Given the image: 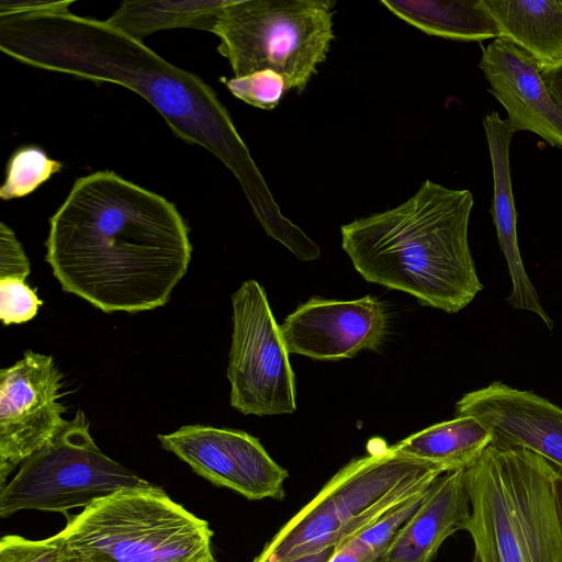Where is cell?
Listing matches in <instances>:
<instances>
[{
	"label": "cell",
	"mask_w": 562,
	"mask_h": 562,
	"mask_svg": "<svg viewBox=\"0 0 562 562\" xmlns=\"http://www.w3.org/2000/svg\"><path fill=\"white\" fill-rule=\"evenodd\" d=\"M427 491L405 501L357 533L328 562H376L385 553L398 529L419 507Z\"/></svg>",
	"instance_id": "cell-21"
},
{
	"label": "cell",
	"mask_w": 562,
	"mask_h": 562,
	"mask_svg": "<svg viewBox=\"0 0 562 562\" xmlns=\"http://www.w3.org/2000/svg\"><path fill=\"white\" fill-rule=\"evenodd\" d=\"M74 1H11L0 13V50L44 70L123 86L144 98L176 136L216 156L237 178L251 204L266 190L248 149L215 91L143 41L105 21L69 11Z\"/></svg>",
	"instance_id": "cell-1"
},
{
	"label": "cell",
	"mask_w": 562,
	"mask_h": 562,
	"mask_svg": "<svg viewBox=\"0 0 562 562\" xmlns=\"http://www.w3.org/2000/svg\"><path fill=\"white\" fill-rule=\"evenodd\" d=\"M483 126L493 169V222L512 282L507 302L516 310L536 314L551 330L553 321L540 303L538 292L525 269L518 246L517 214L509 167V146L516 132L507 120L501 119L495 111L484 116Z\"/></svg>",
	"instance_id": "cell-15"
},
{
	"label": "cell",
	"mask_w": 562,
	"mask_h": 562,
	"mask_svg": "<svg viewBox=\"0 0 562 562\" xmlns=\"http://www.w3.org/2000/svg\"><path fill=\"white\" fill-rule=\"evenodd\" d=\"M541 76L554 102L562 109V67L541 72Z\"/></svg>",
	"instance_id": "cell-27"
},
{
	"label": "cell",
	"mask_w": 562,
	"mask_h": 562,
	"mask_svg": "<svg viewBox=\"0 0 562 562\" xmlns=\"http://www.w3.org/2000/svg\"><path fill=\"white\" fill-rule=\"evenodd\" d=\"M479 67L490 85L488 91L504 106L506 120L515 132L535 133L562 149V109L528 53L497 37L483 49Z\"/></svg>",
	"instance_id": "cell-14"
},
{
	"label": "cell",
	"mask_w": 562,
	"mask_h": 562,
	"mask_svg": "<svg viewBox=\"0 0 562 562\" xmlns=\"http://www.w3.org/2000/svg\"><path fill=\"white\" fill-rule=\"evenodd\" d=\"M154 484L114 461L94 442L83 411L46 446L22 462L0 488V517L34 509L66 514L117 491Z\"/></svg>",
	"instance_id": "cell-8"
},
{
	"label": "cell",
	"mask_w": 562,
	"mask_h": 562,
	"mask_svg": "<svg viewBox=\"0 0 562 562\" xmlns=\"http://www.w3.org/2000/svg\"><path fill=\"white\" fill-rule=\"evenodd\" d=\"M233 334L227 379L231 405L244 415L296 409L295 376L263 288L245 281L232 295Z\"/></svg>",
	"instance_id": "cell-9"
},
{
	"label": "cell",
	"mask_w": 562,
	"mask_h": 562,
	"mask_svg": "<svg viewBox=\"0 0 562 562\" xmlns=\"http://www.w3.org/2000/svg\"><path fill=\"white\" fill-rule=\"evenodd\" d=\"M494 441L492 430L471 416L435 424L391 446L400 456L441 473L467 470Z\"/></svg>",
	"instance_id": "cell-18"
},
{
	"label": "cell",
	"mask_w": 562,
	"mask_h": 562,
	"mask_svg": "<svg viewBox=\"0 0 562 562\" xmlns=\"http://www.w3.org/2000/svg\"><path fill=\"white\" fill-rule=\"evenodd\" d=\"M501 37L528 53L541 72L562 67V0H483Z\"/></svg>",
	"instance_id": "cell-17"
},
{
	"label": "cell",
	"mask_w": 562,
	"mask_h": 562,
	"mask_svg": "<svg viewBox=\"0 0 562 562\" xmlns=\"http://www.w3.org/2000/svg\"><path fill=\"white\" fill-rule=\"evenodd\" d=\"M43 302L25 280L0 279V318L4 325L31 321Z\"/></svg>",
	"instance_id": "cell-25"
},
{
	"label": "cell",
	"mask_w": 562,
	"mask_h": 562,
	"mask_svg": "<svg viewBox=\"0 0 562 562\" xmlns=\"http://www.w3.org/2000/svg\"><path fill=\"white\" fill-rule=\"evenodd\" d=\"M61 169V164L50 159L36 146L19 148L10 158L0 198L11 200L25 196Z\"/></svg>",
	"instance_id": "cell-22"
},
{
	"label": "cell",
	"mask_w": 562,
	"mask_h": 562,
	"mask_svg": "<svg viewBox=\"0 0 562 562\" xmlns=\"http://www.w3.org/2000/svg\"><path fill=\"white\" fill-rule=\"evenodd\" d=\"M334 5L325 0H231L213 31L217 50L235 77L272 70L286 90L302 93L329 52Z\"/></svg>",
	"instance_id": "cell-7"
},
{
	"label": "cell",
	"mask_w": 562,
	"mask_h": 562,
	"mask_svg": "<svg viewBox=\"0 0 562 562\" xmlns=\"http://www.w3.org/2000/svg\"><path fill=\"white\" fill-rule=\"evenodd\" d=\"M0 562H81L59 533L44 540L8 535L0 540Z\"/></svg>",
	"instance_id": "cell-23"
},
{
	"label": "cell",
	"mask_w": 562,
	"mask_h": 562,
	"mask_svg": "<svg viewBox=\"0 0 562 562\" xmlns=\"http://www.w3.org/2000/svg\"><path fill=\"white\" fill-rule=\"evenodd\" d=\"M389 11L428 35L481 42L501 37L483 0H381Z\"/></svg>",
	"instance_id": "cell-19"
},
{
	"label": "cell",
	"mask_w": 562,
	"mask_h": 562,
	"mask_svg": "<svg viewBox=\"0 0 562 562\" xmlns=\"http://www.w3.org/2000/svg\"><path fill=\"white\" fill-rule=\"evenodd\" d=\"M30 272V261L13 231L0 223V279L25 280Z\"/></svg>",
	"instance_id": "cell-26"
},
{
	"label": "cell",
	"mask_w": 562,
	"mask_h": 562,
	"mask_svg": "<svg viewBox=\"0 0 562 562\" xmlns=\"http://www.w3.org/2000/svg\"><path fill=\"white\" fill-rule=\"evenodd\" d=\"M470 514L464 470L439 475L376 562H431L448 537L464 530Z\"/></svg>",
	"instance_id": "cell-16"
},
{
	"label": "cell",
	"mask_w": 562,
	"mask_h": 562,
	"mask_svg": "<svg viewBox=\"0 0 562 562\" xmlns=\"http://www.w3.org/2000/svg\"><path fill=\"white\" fill-rule=\"evenodd\" d=\"M470 190L426 180L405 202L341 226V247L368 282L458 313L483 290L469 246Z\"/></svg>",
	"instance_id": "cell-3"
},
{
	"label": "cell",
	"mask_w": 562,
	"mask_h": 562,
	"mask_svg": "<svg viewBox=\"0 0 562 562\" xmlns=\"http://www.w3.org/2000/svg\"><path fill=\"white\" fill-rule=\"evenodd\" d=\"M231 0H126L105 20L117 31L142 41L157 31L189 27L214 31Z\"/></svg>",
	"instance_id": "cell-20"
},
{
	"label": "cell",
	"mask_w": 562,
	"mask_h": 562,
	"mask_svg": "<svg viewBox=\"0 0 562 562\" xmlns=\"http://www.w3.org/2000/svg\"><path fill=\"white\" fill-rule=\"evenodd\" d=\"M63 374L53 357L27 350L0 371V486L29 457L52 441L69 420L60 397Z\"/></svg>",
	"instance_id": "cell-10"
},
{
	"label": "cell",
	"mask_w": 562,
	"mask_h": 562,
	"mask_svg": "<svg viewBox=\"0 0 562 562\" xmlns=\"http://www.w3.org/2000/svg\"><path fill=\"white\" fill-rule=\"evenodd\" d=\"M437 469L392 447L352 459L265 546L254 562H328L357 533L427 491Z\"/></svg>",
	"instance_id": "cell-5"
},
{
	"label": "cell",
	"mask_w": 562,
	"mask_h": 562,
	"mask_svg": "<svg viewBox=\"0 0 562 562\" xmlns=\"http://www.w3.org/2000/svg\"><path fill=\"white\" fill-rule=\"evenodd\" d=\"M554 490L558 503V509L562 522V471L557 469V474L554 479Z\"/></svg>",
	"instance_id": "cell-28"
},
{
	"label": "cell",
	"mask_w": 562,
	"mask_h": 562,
	"mask_svg": "<svg viewBox=\"0 0 562 562\" xmlns=\"http://www.w3.org/2000/svg\"><path fill=\"white\" fill-rule=\"evenodd\" d=\"M157 437L165 450L217 486L252 501L284 497L288 471L245 431L188 425Z\"/></svg>",
	"instance_id": "cell-11"
},
{
	"label": "cell",
	"mask_w": 562,
	"mask_h": 562,
	"mask_svg": "<svg viewBox=\"0 0 562 562\" xmlns=\"http://www.w3.org/2000/svg\"><path fill=\"white\" fill-rule=\"evenodd\" d=\"M555 474L539 454L496 442L464 470L472 562H562Z\"/></svg>",
	"instance_id": "cell-4"
},
{
	"label": "cell",
	"mask_w": 562,
	"mask_h": 562,
	"mask_svg": "<svg viewBox=\"0 0 562 562\" xmlns=\"http://www.w3.org/2000/svg\"><path fill=\"white\" fill-rule=\"evenodd\" d=\"M201 562H217V561L214 559V557H211V558H209V559H206L204 561H201Z\"/></svg>",
	"instance_id": "cell-29"
},
{
	"label": "cell",
	"mask_w": 562,
	"mask_h": 562,
	"mask_svg": "<svg viewBox=\"0 0 562 562\" xmlns=\"http://www.w3.org/2000/svg\"><path fill=\"white\" fill-rule=\"evenodd\" d=\"M456 414L487 426L493 442L526 448L562 471V408L547 398L493 381L464 394Z\"/></svg>",
	"instance_id": "cell-13"
},
{
	"label": "cell",
	"mask_w": 562,
	"mask_h": 562,
	"mask_svg": "<svg viewBox=\"0 0 562 562\" xmlns=\"http://www.w3.org/2000/svg\"><path fill=\"white\" fill-rule=\"evenodd\" d=\"M387 324L385 305L375 296L350 301L312 297L284 318L280 331L289 353L336 360L379 349Z\"/></svg>",
	"instance_id": "cell-12"
},
{
	"label": "cell",
	"mask_w": 562,
	"mask_h": 562,
	"mask_svg": "<svg viewBox=\"0 0 562 562\" xmlns=\"http://www.w3.org/2000/svg\"><path fill=\"white\" fill-rule=\"evenodd\" d=\"M221 81L236 98L263 110L276 108L286 90L283 78L272 70L256 71L229 79L222 77Z\"/></svg>",
	"instance_id": "cell-24"
},
{
	"label": "cell",
	"mask_w": 562,
	"mask_h": 562,
	"mask_svg": "<svg viewBox=\"0 0 562 562\" xmlns=\"http://www.w3.org/2000/svg\"><path fill=\"white\" fill-rule=\"evenodd\" d=\"M58 533L81 562H201L213 557L207 521L156 485L98 499L68 518Z\"/></svg>",
	"instance_id": "cell-6"
},
{
	"label": "cell",
	"mask_w": 562,
	"mask_h": 562,
	"mask_svg": "<svg viewBox=\"0 0 562 562\" xmlns=\"http://www.w3.org/2000/svg\"><path fill=\"white\" fill-rule=\"evenodd\" d=\"M45 246L61 289L105 313L164 306L192 252L171 202L109 170L75 181Z\"/></svg>",
	"instance_id": "cell-2"
}]
</instances>
